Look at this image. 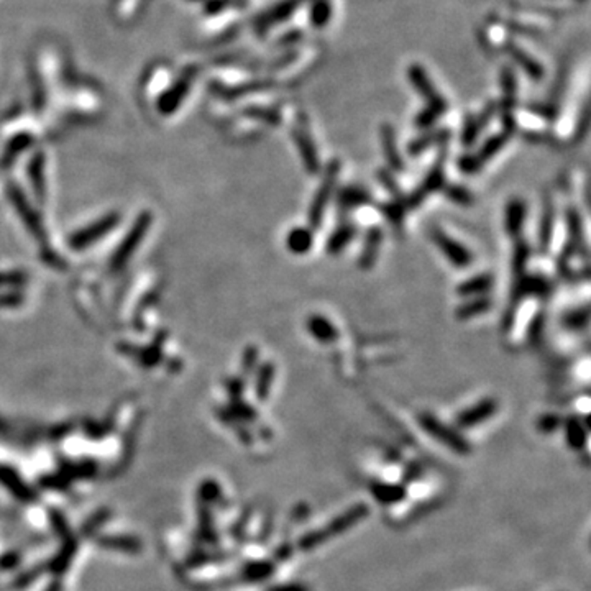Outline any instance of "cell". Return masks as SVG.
I'll use <instances>...</instances> for the list:
<instances>
[{"label": "cell", "instance_id": "obj_6", "mask_svg": "<svg viewBox=\"0 0 591 591\" xmlns=\"http://www.w3.org/2000/svg\"><path fill=\"white\" fill-rule=\"evenodd\" d=\"M432 240L439 247L443 257H445L455 268H468L472 264L473 254L470 253V250L463 247L462 243H458L457 240H453L452 237H448L442 228L435 227L434 230H432Z\"/></svg>", "mask_w": 591, "mask_h": 591}, {"label": "cell", "instance_id": "obj_10", "mask_svg": "<svg viewBox=\"0 0 591 591\" xmlns=\"http://www.w3.org/2000/svg\"><path fill=\"white\" fill-rule=\"evenodd\" d=\"M496 110H498L496 102H490V104H488L485 109L480 112V114L468 117V119L465 120V125H463L462 144L465 146H472L473 144H475L478 135H480L481 130L490 124L493 115L496 114Z\"/></svg>", "mask_w": 591, "mask_h": 591}, {"label": "cell", "instance_id": "obj_13", "mask_svg": "<svg viewBox=\"0 0 591 591\" xmlns=\"http://www.w3.org/2000/svg\"><path fill=\"white\" fill-rule=\"evenodd\" d=\"M371 202H373V199H371L370 192L360 186L344 187L337 197V207L340 212H350L356 207L366 206V204Z\"/></svg>", "mask_w": 591, "mask_h": 591}, {"label": "cell", "instance_id": "obj_15", "mask_svg": "<svg viewBox=\"0 0 591 591\" xmlns=\"http://www.w3.org/2000/svg\"><path fill=\"white\" fill-rule=\"evenodd\" d=\"M381 144H383V153L391 170L402 171L404 163H402V158L399 155V151H397L394 129L390 124L381 125Z\"/></svg>", "mask_w": 591, "mask_h": 591}, {"label": "cell", "instance_id": "obj_20", "mask_svg": "<svg viewBox=\"0 0 591 591\" xmlns=\"http://www.w3.org/2000/svg\"><path fill=\"white\" fill-rule=\"evenodd\" d=\"M491 298H488V296H478V298H473L472 300H468V303L462 304L460 308L457 309L455 315L458 320H468L476 317V315L480 314H485L486 310L491 309Z\"/></svg>", "mask_w": 591, "mask_h": 591}, {"label": "cell", "instance_id": "obj_37", "mask_svg": "<svg viewBox=\"0 0 591 591\" xmlns=\"http://www.w3.org/2000/svg\"><path fill=\"white\" fill-rule=\"evenodd\" d=\"M560 422H562V421H560L558 416H555V414H545V416L541 417V419H539L537 427L542 432H545V434H549V432H554L555 429H558Z\"/></svg>", "mask_w": 591, "mask_h": 591}, {"label": "cell", "instance_id": "obj_3", "mask_svg": "<svg viewBox=\"0 0 591 591\" xmlns=\"http://www.w3.org/2000/svg\"><path fill=\"white\" fill-rule=\"evenodd\" d=\"M339 172H340V163H339V160H334L327 166V171H325V175H324L322 185H320V187L317 189V192H315V196L312 199V202H310L309 223L312 228H319L320 223H322L325 207H327L330 197L334 196L335 185H337V180H339Z\"/></svg>", "mask_w": 591, "mask_h": 591}, {"label": "cell", "instance_id": "obj_33", "mask_svg": "<svg viewBox=\"0 0 591 591\" xmlns=\"http://www.w3.org/2000/svg\"><path fill=\"white\" fill-rule=\"evenodd\" d=\"M568 230H570V237H572V240H573L572 245L577 248V245L582 243L583 235H582V222H580V216L573 211L568 212Z\"/></svg>", "mask_w": 591, "mask_h": 591}, {"label": "cell", "instance_id": "obj_26", "mask_svg": "<svg viewBox=\"0 0 591 591\" xmlns=\"http://www.w3.org/2000/svg\"><path fill=\"white\" fill-rule=\"evenodd\" d=\"M371 491L376 496V499L381 503H396V501H401L402 498H404V488L401 486H393V485H386V483H378V481H373V486H371Z\"/></svg>", "mask_w": 591, "mask_h": 591}, {"label": "cell", "instance_id": "obj_25", "mask_svg": "<svg viewBox=\"0 0 591 591\" xmlns=\"http://www.w3.org/2000/svg\"><path fill=\"white\" fill-rule=\"evenodd\" d=\"M565 427H567V440L568 445L573 448V450H582L585 447V442H587V431L582 426V422L577 417H570V419L565 422Z\"/></svg>", "mask_w": 591, "mask_h": 591}, {"label": "cell", "instance_id": "obj_19", "mask_svg": "<svg viewBox=\"0 0 591 591\" xmlns=\"http://www.w3.org/2000/svg\"><path fill=\"white\" fill-rule=\"evenodd\" d=\"M356 235V227L351 226V223H342L337 230H335L330 238L327 240V245H325V250H327L329 254H339L340 252H344V248L349 245V243L353 240V237Z\"/></svg>", "mask_w": 591, "mask_h": 591}, {"label": "cell", "instance_id": "obj_18", "mask_svg": "<svg viewBox=\"0 0 591 591\" xmlns=\"http://www.w3.org/2000/svg\"><path fill=\"white\" fill-rule=\"evenodd\" d=\"M314 245L312 230L308 227H294L286 237V247L294 254H305Z\"/></svg>", "mask_w": 591, "mask_h": 591}, {"label": "cell", "instance_id": "obj_31", "mask_svg": "<svg viewBox=\"0 0 591 591\" xmlns=\"http://www.w3.org/2000/svg\"><path fill=\"white\" fill-rule=\"evenodd\" d=\"M442 114L443 112L435 109V107L426 105V109H422L416 117V127L417 129H427V127H431L432 124H434V122L439 119Z\"/></svg>", "mask_w": 591, "mask_h": 591}, {"label": "cell", "instance_id": "obj_7", "mask_svg": "<svg viewBox=\"0 0 591 591\" xmlns=\"http://www.w3.org/2000/svg\"><path fill=\"white\" fill-rule=\"evenodd\" d=\"M447 185L445 181V172H443V153L439 156V160L434 166L431 168V171L427 172L426 180L422 181V185L417 187V189L412 192V194L404 199L407 209H414L419 206V204L424 202V199L432 194V192L442 191L443 186Z\"/></svg>", "mask_w": 591, "mask_h": 591}, {"label": "cell", "instance_id": "obj_1", "mask_svg": "<svg viewBox=\"0 0 591 591\" xmlns=\"http://www.w3.org/2000/svg\"><path fill=\"white\" fill-rule=\"evenodd\" d=\"M366 514H368V508H366L365 504H356V506L350 508L349 511H345L344 514L335 517L334 521L329 522L325 527L305 534L299 541V549L304 550V552H309V550L319 547V545L330 541L332 537L340 536V534L349 531L356 522L365 519Z\"/></svg>", "mask_w": 591, "mask_h": 591}, {"label": "cell", "instance_id": "obj_23", "mask_svg": "<svg viewBox=\"0 0 591 591\" xmlns=\"http://www.w3.org/2000/svg\"><path fill=\"white\" fill-rule=\"evenodd\" d=\"M448 139V130H434V131H427V134L421 135L419 139H416L412 144L409 145V153L411 155H421V153H424L426 150H429L432 145H437V144H443Z\"/></svg>", "mask_w": 591, "mask_h": 591}, {"label": "cell", "instance_id": "obj_39", "mask_svg": "<svg viewBox=\"0 0 591 591\" xmlns=\"http://www.w3.org/2000/svg\"><path fill=\"white\" fill-rule=\"evenodd\" d=\"M257 358H258V351L257 349H250L245 355V368L247 370H252L253 365L257 363Z\"/></svg>", "mask_w": 591, "mask_h": 591}, {"label": "cell", "instance_id": "obj_32", "mask_svg": "<svg viewBox=\"0 0 591 591\" xmlns=\"http://www.w3.org/2000/svg\"><path fill=\"white\" fill-rule=\"evenodd\" d=\"M565 325H567L568 329H573V330H582L587 327L588 324V310L583 309V310H573V312H570L568 315H565Z\"/></svg>", "mask_w": 591, "mask_h": 591}, {"label": "cell", "instance_id": "obj_4", "mask_svg": "<svg viewBox=\"0 0 591 591\" xmlns=\"http://www.w3.org/2000/svg\"><path fill=\"white\" fill-rule=\"evenodd\" d=\"M293 140L300 155V160L304 163L305 170H308L309 175H315V172L320 170L319 155L312 136H310L308 119H305L304 115H299L298 120H296V125L293 129Z\"/></svg>", "mask_w": 591, "mask_h": 591}, {"label": "cell", "instance_id": "obj_24", "mask_svg": "<svg viewBox=\"0 0 591 591\" xmlns=\"http://www.w3.org/2000/svg\"><path fill=\"white\" fill-rule=\"evenodd\" d=\"M554 232V206L552 202H545V209L542 213L541 227H539V242H541V252L545 253L549 250L550 240H552Z\"/></svg>", "mask_w": 591, "mask_h": 591}, {"label": "cell", "instance_id": "obj_34", "mask_svg": "<svg viewBox=\"0 0 591 591\" xmlns=\"http://www.w3.org/2000/svg\"><path fill=\"white\" fill-rule=\"evenodd\" d=\"M248 114L254 115L259 120H264L269 125H279V124H281V119H279V114H278L276 110H273V109H252V110L248 112Z\"/></svg>", "mask_w": 591, "mask_h": 591}, {"label": "cell", "instance_id": "obj_9", "mask_svg": "<svg viewBox=\"0 0 591 591\" xmlns=\"http://www.w3.org/2000/svg\"><path fill=\"white\" fill-rule=\"evenodd\" d=\"M304 0H281V2L273 5L271 8L267 10L263 15H259L257 20V30L258 32H268L269 28H273L274 25L286 22L288 18H291L296 10H298L300 5H303Z\"/></svg>", "mask_w": 591, "mask_h": 591}, {"label": "cell", "instance_id": "obj_2", "mask_svg": "<svg viewBox=\"0 0 591 591\" xmlns=\"http://www.w3.org/2000/svg\"><path fill=\"white\" fill-rule=\"evenodd\" d=\"M417 421H419V426L427 434L443 443V445H447L450 450L460 453V455L470 453L472 448L468 440L463 439L458 432L450 429V427H447L440 419H437L434 414H431V412H421V414L417 416Z\"/></svg>", "mask_w": 591, "mask_h": 591}, {"label": "cell", "instance_id": "obj_28", "mask_svg": "<svg viewBox=\"0 0 591 591\" xmlns=\"http://www.w3.org/2000/svg\"><path fill=\"white\" fill-rule=\"evenodd\" d=\"M529 254H531V250H529L527 242H524L522 238H517L516 247H514L513 253V269L516 273V276H524V271L527 268Z\"/></svg>", "mask_w": 591, "mask_h": 591}, {"label": "cell", "instance_id": "obj_35", "mask_svg": "<svg viewBox=\"0 0 591 591\" xmlns=\"http://www.w3.org/2000/svg\"><path fill=\"white\" fill-rule=\"evenodd\" d=\"M378 177H380V181L383 182V186L386 187V189H388L391 194L394 196V199H404L402 197V194H401V189H399V186L396 185V181H393V175H391V172H388V171H380L378 172Z\"/></svg>", "mask_w": 591, "mask_h": 591}, {"label": "cell", "instance_id": "obj_14", "mask_svg": "<svg viewBox=\"0 0 591 591\" xmlns=\"http://www.w3.org/2000/svg\"><path fill=\"white\" fill-rule=\"evenodd\" d=\"M381 243H383V232L376 227L370 228L365 237L363 250H361V254H360V268L371 269L375 267L376 259H378V254H380Z\"/></svg>", "mask_w": 591, "mask_h": 591}, {"label": "cell", "instance_id": "obj_21", "mask_svg": "<svg viewBox=\"0 0 591 591\" xmlns=\"http://www.w3.org/2000/svg\"><path fill=\"white\" fill-rule=\"evenodd\" d=\"M509 136H511V134H509V131H506V130H503V131H499V134L490 136V139L486 140V144L483 145L480 148V151H478L475 155L478 158V161H480L481 165H485V163L490 161L493 156H496L498 153L503 150L504 145L508 144Z\"/></svg>", "mask_w": 591, "mask_h": 591}, {"label": "cell", "instance_id": "obj_12", "mask_svg": "<svg viewBox=\"0 0 591 591\" xmlns=\"http://www.w3.org/2000/svg\"><path fill=\"white\" fill-rule=\"evenodd\" d=\"M526 217H527L526 202H524L521 197H513L511 201L508 202L506 212H504V227H506L508 235L517 238L519 233L522 232Z\"/></svg>", "mask_w": 591, "mask_h": 591}, {"label": "cell", "instance_id": "obj_27", "mask_svg": "<svg viewBox=\"0 0 591 591\" xmlns=\"http://www.w3.org/2000/svg\"><path fill=\"white\" fill-rule=\"evenodd\" d=\"M406 211H407V207H406L404 199H401V201H399V199H394V201H391L388 204H383V206H381V212L385 213V217L388 218L393 227H401L402 226Z\"/></svg>", "mask_w": 591, "mask_h": 591}, {"label": "cell", "instance_id": "obj_36", "mask_svg": "<svg viewBox=\"0 0 591 591\" xmlns=\"http://www.w3.org/2000/svg\"><path fill=\"white\" fill-rule=\"evenodd\" d=\"M458 166H460V170L463 172H467V175H473V172L480 171L483 165L480 161H478L476 156L467 155V156H463L460 161H458Z\"/></svg>", "mask_w": 591, "mask_h": 591}, {"label": "cell", "instance_id": "obj_22", "mask_svg": "<svg viewBox=\"0 0 591 591\" xmlns=\"http://www.w3.org/2000/svg\"><path fill=\"white\" fill-rule=\"evenodd\" d=\"M309 20L314 28H324L332 20V2L330 0H310Z\"/></svg>", "mask_w": 591, "mask_h": 591}, {"label": "cell", "instance_id": "obj_29", "mask_svg": "<svg viewBox=\"0 0 591 591\" xmlns=\"http://www.w3.org/2000/svg\"><path fill=\"white\" fill-rule=\"evenodd\" d=\"M273 378H274V366L271 363H264L262 366V370H259L258 383H257V393L259 399H267L268 397Z\"/></svg>", "mask_w": 591, "mask_h": 591}, {"label": "cell", "instance_id": "obj_16", "mask_svg": "<svg viewBox=\"0 0 591 591\" xmlns=\"http://www.w3.org/2000/svg\"><path fill=\"white\" fill-rule=\"evenodd\" d=\"M506 51L513 56V59L516 61V63L521 66V68L526 71L529 76H531V79L541 81L544 78L542 64L539 63V61L534 59L531 54L526 53V51H524L522 48H519L517 45H514V43H508Z\"/></svg>", "mask_w": 591, "mask_h": 591}, {"label": "cell", "instance_id": "obj_30", "mask_svg": "<svg viewBox=\"0 0 591 591\" xmlns=\"http://www.w3.org/2000/svg\"><path fill=\"white\" fill-rule=\"evenodd\" d=\"M443 191H445V196L450 199L452 202L455 204H460V206H470L473 202V196L472 192L467 189V187H462V186H452V185H447L443 186Z\"/></svg>", "mask_w": 591, "mask_h": 591}, {"label": "cell", "instance_id": "obj_8", "mask_svg": "<svg viewBox=\"0 0 591 591\" xmlns=\"http://www.w3.org/2000/svg\"><path fill=\"white\" fill-rule=\"evenodd\" d=\"M498 411V402L493 397H486V399H481L476 402L475 406L468 407V409L462 411L460 414L457 416V426L460 429H472V427H476L483 424V422L490 419Z\"/></svg>", "mask_w": 591, "mask_h": 591}, {"label": "cell", "instance_id": "obj_17", "mask_svg": "<svg viewBox=\"0 0 591 591\" xmlns=\"http://www.w3.org/2000/svg\"><path fill=\"white\" fill-rule=\"evenodd\" d=\"M494 286V278L491 273H481L476 274L467 281H463L460 286L457 288V293L460 296H467V298H478V296H485L490 293V289Z\"/></svg>", "mask_w": 591, "mask_h": 591}, {"label": "cell", "instance_id": "obj_5", "mask_svg": "<svg viewBox=\"0 0 591 591\" xmlns=\"http://www.w3.org/2000/svg\"><path fill=\"white\" fill-rule=\"evenodd\" d=\"M407 76H409L412 88L417 90V94H419L421 98L426 99L427 105L435 107V109H439L443 112V114H445L448 109L447 100L442 98V95L439 94V90L435 89V86L432 84L429 74L426 73V69L422 68V64H417V63L411 64L409 68H407Z\"/></svg>", "mask_w": 591, "mask_h": 591}, {"label": "cell", "instance_id": "obj_38", "mask_svg": "<svg viewBox=\"0 0 591 591\" xmlns=\"http://www.w3.org/2000/svg\"><path fill=\"white\" fill-rule=\"evenodd\" d=\"M269 591H309V588L303 583H286L279 585V587H273Z\"/></svg>", "mask_w": 591, "mask_h": 591}, {"label": "cell", "instance_id": "obj_11", "mask_svg": "<svg viewBox=\"0 0 591 591\" xmlns=\"http://www.w3.org/2000/svg\"><path fill=\"white\" fill-rule=\"evenodd\" d=\"M305 327H308V332L312 335V339L317 340L319 344H334L335 340H339L340 334L337 327H335L334 322L327 317H324L322 314H312L305 322Z\"/></svg>", "mask_w": 591, "mask_h": 591}]
</instances>
